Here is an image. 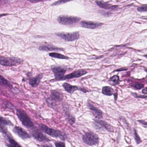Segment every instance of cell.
<instances>
[{
  "mask_svg": "<svg viewBox=\"0 0 147 147\" xmlns=\"http://www.w3.org/2000/svg\"><path fill=\"white\" fill-rule=\"evenodd\" d=\"M69 1H58L53 3L52 6H57L58 5H61V4H64V3H67V2H69Z\"/></svg>",
  "mask_w": 147,
  "mask_h": 147,
  "instance_id": "83f0119b",
  "label": "cell"
},
{
  "mask_svg": "<svg viewBox=\"0 0 147 147\" xmlns=\"http://www.w3.org/2000/svg\"><path fill=\"white\" fill-rule=\"evenodd\" d=\"M17 115L22 124L28 129H32L34 125L25 112L20 109H17Z\"/></svg>",
  "mask_w": 147,
  "mask_h": 147,
  "instance_id": "6da1fadb",
  "label": "cell"
},
{
  "mask_svg": "<svg viewBox=\"0 0 147 147\" xmlns=\"http://www.w3.org/2000/svg\"><path fill=\"white\" fill-rule=\"evenodd\" d=\"M56 35L60 37L67 42H73L77 40L80 37V34L78 32L67 33V32H58L56 33Z\"/></svg>",
  "mask_w": 147,
  "mask_h": 147,
  "instance_id": "8992f818",
  "label": "cell"
},
{
  "mask_svg": "<svg viewBox=\"0 0 147 147\" xmlns=\"http://www.w3.org/2000/svg\"><path fill=\"white\" fill-rule=\"evenodd\" d=\"M1 124L4 125H10V126L13 125V124L8 119L2 117H1Z\"/></svg>",
  "mask_w": 147,
  "mask_h": 147,
  "instance_id": "cb8c5ba5",
  "label": "cell"
},
{
  "mask_svg": "<svg viewBox=\"0 0 147 147\" xmlns=\"http://www.w3.org/2000/svg\"><path fill=\"white\" fill-rule=\"evenodd\" d=\"M144 57L147 58V55H144Z\"/></svg>",
  "mask_w": 147,
  "mask_h": 147,
  "instance_id": "d590c367",
  "label": "cell"
},
{
  "mask_svg": "<svg viewBox=\"0 0 147 147\" xmlns=\"http://www.w3.org/2000/svg\"><path fill=\"white\" fill-rule=\"evenodd\" d=\"M38 49L42 51H62L63 50V49H61V48H57V47H55V46H51V45H42L40 46L38 48Z\"/></svg>",
  "mask_w": 147,
  "mask_h": 147,
  "instance_id": "2e32d148",
  "label": "cell"
},
{
  "mask_svg": "<svg viewBox=\"0 0 147 147\" xmlns=\"http://www.w3.org/2000/svg\"><path fill=\"white\" fill-rule=\"evenodd\" d=\"M75 118L74 116H72V115L69 116V123H70V124H74L75 122Z\"/></svg>",
  "mask_w": 147,
  "mask_h": 147,
  "instance_id": "f546056e",
  "label": "cell"
},
{
  "mask_svg": "<svg viewBox=\"0 0 147 147\" xmlns=\"http://www.w3.org/2000/svg\"><path fill=\"white\" fill-rule=\"evenodd\" d=\"M102 23H94L91 21H83L81 23L82 27L90 29H95L100 27L103 25Z\"/></svg>",
  "mask_w": 147,
  "mask_h": 147,
  "instance_id": "8fae6325",
  "label": "cell"
},
{
  "mask_svg": "<svg viewBox=\"0 0 147 147\" xmlns=\"http://www.w3.org/2000/svg\"><path fill=\"white\" fill-rule=\"evenodd\" d=\"M56 147H66L65 144L61 142H56L55 143Z\"/></svg>",
  "mask_w": 147,
  "mask_h": 147,
  "instance_id": "f1b7e54d",
  "label": "cell"
},
{
  "mask_svg": "<svg viewBox=\"0 0 147 147\" xmlns=\"http://www.w3.org/2000/svg\"><path fill=\"white\" fill-rule=\"evenodd\" d=\"M51 69L54 73L56 79L60 80L61 78L64 76L67 71V68L62 66H53L51 67Z\"/></svg>",
  "mask_w": 147,
  "mask_h": 147,
  "instance_id": "52a82bcc",
  "label": "cell"
},
{
  "mask_svg": "<svg viewBox=\"0 0 147 147\" xmlns=\"http://www.w3.org/2000/svg\"><path fill=\"white\" fill-rule=\"evenodd\" d=\"M32 136L39 142H48L51 140L44 134L38 130H34L32 133Z\"/></svg>",
  "mask_w": 147,
  "mask_h": 147,
  "instance_id": "30bf717a",
  "label": "cell"
},
{
  "mask_svg": "<svg viewBox=\"0 0 147 147\" xmlns=\"http://www.w3.org/2000/svg\"><path fill=\"white\" fill-rule=\"evenodd\" d=\"M42 147H53L51 144H44L42 145Z\"/></svg>",
  "mask_w": 147,
  "mask_h": 147,
  "instance_id": "836d02e7",
  "label": "cell"
},
{
  "mask_svg": "<svg viewBox=\"0 0 147 147\" xmlns=\"http://www.w3.org/2000/svg\"><path fill=\"white\" fill-rule=\"evenodd\" d=\"M113 89L109 86L104 87L102 88V92L105 95L111 96L113 94Z\"/></svg>",
  "mask_w": 147,
  "mask_h": 147,
  "instance_id": "ffe728a7",
  "label": "cell"
},
{
  "mask_svg": "<svg viewBox=\"0 0 147 147\" xmlns=\"http://www.w3.org/2000/svg\"><path fill=\"white\" fill-rule=\"evenodd\" d=\"M88 106L89 107V109L91 110V112L93 114L94 116L96 118L98 119H101L102 117L103 114H102V111L100 110L94 106L90 103L88 104Z\"/></svg>",
  "mask_w": 147,
  "mask_h": 147,
  "instance_id": "7c38bea8",
  "label": "cell"
},
{
  "mask_svg": "<svg viewBox=\"0 0 147 147\" xmlns=\"http://www.w3.org/2000/svg\"><path fill=\"white\" fill-rule=\"evenodd\" d=\"M96 4L98 6L106 10H115L118 8V6L111 5L107 3H105L103 1H96Z\"/></svg>",
  "mask_w": 147,
  "mask_h": 147,
  "instance_id": "9a60e30c",
  "label": "cell"
},
{
  "mask_svg": "<svg viewBox=\"0 0 147 147\" xmlns=\"http://www.w3.org/2000/svg\"><path fill=\"white\" fill-rule=\"evenodd\" d=\"M1 80V84H3V85H5V86H7L10 87L12 86L10 82L8 81L7 80H6L5 78H4L1 76V80Z\"/></svg>",
  "mask_w": 147,
  "mask_h": 147,
  "instance_id": "d4e9b609",
  "label": "cell"
},
{
  "mask_svg": "<svg viewBox=\"0 0 147 147\" xmlns=\"http://www.w3.org/2000/svg\"><path fill=\"white\" fill-rule=\"evenodd\" d=\"M133 95H134V96L136 97H138V98H147V96H142V95H138L137 94H133Z\"/></svg>",
  "mask_w": 147,
  "mask_h": 147,
  "instance_id": "d6a6232c",
  "label": "cell"
},
{
  "mask_svg": "<svg viewBox=\"0 0 147 147\" xmlns=\"http://www.w3.org/2000/svg\"><path fill=\"white\" fill-rule=\"evenodd\" d=\"M119 81V77L118 76H114L109 80V83L111 86L117 85Z\"/></svg>",
  "mask_w": 147,
  "mask_h": 147,
  "instance_id": "7402d4cb",
  "label": "cell"
},
{
  "mask_svg": "<svg viewBox=\"0 0 147 147\" xmlns=\"http://www.w3.org/2000/svg\"><path fill=\"white\" fill-rule=\"evenodd\" d=\"M63 87L67 92L72 94L75 92L79 90V88L76 86H72L67 83H63Z\"/></svg>",
  "mask_w": 147,
  "mask_h": 147,
  "instance_id": "d6986e66",
  "label": "cell"
},
{
  "mask_svg": "<svg viewBox=\"0 0 147 147\" xmlns=\"http://www.w3.org/2000/svg\"><path fill=\"white\" fill-rule=\"evenodd\" d=\"M49 56L51 57H54V58H57L60 59H66L68 60L69 57L66 56L64 55H61L59 53H51L49 54Z\"/></svg>",
  "mask_w": 147,
  "mask_h": 147,
  "instance_id": "44dd1931",
  "label": "cell"
},
{
  "mask_svg": "<svg viewBox=\"0 0 147 147\" xmlns=\"http://www.w3.org/2000/svg\"><path fill=\"white\" fill-rule=\"evenodd\" d=\"M39 127L43 131L53 137L59 138L63 140H65L67 137L66 135L60 131L51 129L43 124H40Z\"/></svg>",
  "mask_w": 147,
  "mask_h": 147,
  "instance_id": "7a4b0ae2",
  "label": "cell"
},
{
  "mask_svg": "<svg viewBox=\"0 0 147 147\" xmlns=\"http://www.w3.org/2000/svg\"><path fill=\"white\" fill-rule=\"evenodd\" d=\"M5 136L7 141V147H22L20 146L14 139H13L11 137L8 136V134H5Z\"/></svg>",
  "mask_w": 147,
  "mask_h": 147,
  "instance_id": "4fadbf2b",
  "label": "cell"
},
{
  "mask_svg": "<svg viewBox=\"0 0 147 147\" xmlns=\"http://www.w3.org/2000/svg\"><path fill=\"white\" fill-rule=\"evenodd\" d=\"M13 131L17 134L18 136L21 138L22 139H26L30 138V136L27 133L26 131L24 130L23 128L19 126H15L13 129Z\"/></svg>",
  "mask_w": 147,
  "mask_h": 147,
  "instance_id": "9c48e42d",
  "label": "cell"
},
{
  "mask_svg": "<svg viewBox=\"0 0 147 147\" xmlns=\"http://www.w3.org/2000/svg\"><path fill=\"white\" fill-rule=\"evenodd\" d=\"M81 19L77 17L69 16L67 15L60 16L57 19L58 22L64 25H71L76 24Z\"/></svg>",
  "mask_w": 147,
  "mask_h": 147,
  "instance_id": "277c9868",
  "label": "cell"
},
{
  "mask_svg": "<svg viewBox=\"0 0 147 147\" xmlns=\"http://www.w3.org/2000/svg\"><path fill=\"white\" fill-rule=\"evenodd\" d=\"M46 102L48 104V106L53 109H55L57 107V104L55 101H54L51 98H48L46 99Z\"/></svg>",
  "mask_w": 147,
  "mask_h": 147,
  "instance_id": "603a6c76",
  "label": "cell"
},
{
  "mask_svg": "<svg viewBox=\"0 0 147 147\" xmlns=\"http://www.w3.org/2000/svg\"><path fill=\"white\" fill-rule=\"evenodd\" d=\"M138 121L139 122V123L142 124L144 126L147 127V123H146V122H144V121H143V120H138Z\"/></svg>",
  "mask_w": 147,
  "mask_h": 147,
  "instance_id": "1f68e13d",
  "label": "cell"
},
{
  "mask_svg": "<svg viewBox=\"0 0 147 147\" xmlns=\"http://www.w3.org/2000/svg\"><path fill=\"white\" fill-rule=\"evenodd\" d=\"M51 98L55 102L61 101L63 99V95L60 92L56 91H53L51 94Z\"/></svg>",
  "mask_w": 147,
  "mask_h": 147,
  "instance_id": "ac0fdd59",
  "label": "cell"
},
{
  "mask_svg": "<svg viewBox=\"0 0 147 147\" xmlns=\"http://www.w3.org/2000/svg\"><path fill=\"white\" fill-rule=\"evenodd\" d=\"M135 88L137 89H140L143 88L144 85L142 84H137L135 85Z\"/></svg>",
  "mask_w": 147,
  "mask_h": 147,
  "instance_id": "4dcf8cb0",
  "label": "cell"
},
{
  "mask_svg": "<svg viewBox=\"0 0 147 147\" xmlns=\"http://www.w3.org/2000/svg\"><path fill=\"white\" fill-rule=\"evenodd\" d=\"M142 92L143 93L145 94H147V87L143 89Z\"/></svg>",
  "mask_w": 147,
  "mask_h": 147,
  "instance_id": "e575fe53",
  "label": "cell"
},
{
  "mask_svg": "<svg viewBox=\"0 0 147 147\" xmlns=\"http://www.w3.org/2000/svg\"><path fill=\"white\" fill-rule=\"evenodd\" d=\"M138 11L140 12L147 11V5H144L139 7L137 8Z\"/></svg>",
  "mask_w": 147,
  "mask_h": 147,
  "instance_id": "4316f807",
  "label": "cell"
},
{
  "mask_svg": "<svg viewBox=\"0 0 147 147\" xmlns=\"http://www.w3.org/2000/svg\"><path fill=\"white\" fill-rule=\"evenodd\" d=\"M134 136H135L134 137H135V139H136L137 144H138L142 142L141 138L139 137V136H138V133H137L136 130L135 129H134Z\"/></svg>",
  "mask_w": 147,
  "mask_h": 147,
  "instance_id": "484cf974",
  "label": "cell"
},
{
  "mask_svg": "<svg viewBox=\"0 0 147 147\" xmlns=\"http://www.w3.org/2000/svg\"><path fill=\"white\" fill-rule=\"evenodd\" d=\"M87 73L86 71L85 70H79L74 71L73 73L69 74L65 76H63L62 78L60 79V80H69V79H72V78H78L81 77L82 76L84 75Z\"/></svg>",
  "mask_w": 147,
  "mask_h": 147,
  "instance_id": "ba28073f",
  "label": "cell"
},
{
  "mask_svg": "<svg viewBox=\"0 0 147 147\" xmlns=\"http://www.w3.org/2000/svg\"><path fill=\"white\" fill-rule=\"evenodd\" d=\"M42 74L38 75L36 77H31L29 80V83L32 87H36L39 84L42 78Z\"/></svg>",
  "mask_w": 147,
  "mask_h": 147,
  "instance_id": "e0dca14e",
  "label": "cell"
},
{
  "mask_svg": "<svg viewBox=\"0 0 147 147\" xmlns=\"http://www.w3.org/2000/svg\"><path fill=\"white\" fill-rule=\"evenodd\" d=\"M22 60L16 57H1L0 58V63L5 66H17L22 62Z\"/></svg>",
  "mask_w": 147,
  "mask_h": 147,
  "instance_id": "5b68a950",
  "label": "cell"
},
{
  "mask_svg": "<svg viewBox=\"0 0 147 147\" xmlns=\"http://www.w3.org/2000/svg\"><path fill=\"white\" fill-rule=\"evenodd\" d=\"M82 141L89 146L96 145L99 142L98 135L92 132H87L82 136Z\"/></svg>",
  "mask_w": 147,
  "mask_h": 147,
  "instance_id": "3957f363",
  "label": "cell"
},
{
  "mask_svg": "<svg viewBox=\"0 0 147 147\" xmlns=\"http://www.w3.org/2000/svg\"><path fill=\"white\" fill-rule=\"evenodd\" d=\"M94 122L96 124L102 126L103 128L105 129L108 131H110V132H113V129L112 126H111L110 124L107 123L105 121L99 120V119H96L94 120Z\"/></svg>",
  "mask_w": 147,
  "mask_h": 147,
  "instance_id": "5bb4252c",
  "label": "cell"
}]
</instances>
